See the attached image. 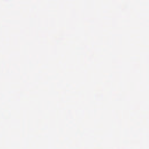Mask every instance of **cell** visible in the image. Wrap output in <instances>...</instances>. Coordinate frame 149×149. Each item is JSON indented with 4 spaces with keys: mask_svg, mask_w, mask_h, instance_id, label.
Returning <instances> with one entry per match:
<instances>
[]
</instances>
